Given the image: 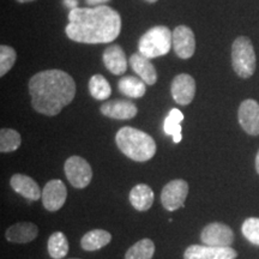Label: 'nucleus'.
<instances>
[{
	"mask_svg": "<svg viewBox=\"0 0 259 259\" xmlns=\"http://www.w3.org/2000/svg\"><path fill=\"white\" fill-rule=\"evenodd\" d=\"M48 253L53 259H63L69 253V240L63 232H56L47 242Z\"/></svg>",
	"mask_w": 259,
	"mask_h": 259,
	"instance_id": "5701e85b",
	"label": "nucleus"
},
{
	"mask_svg": "<svg viewBox=\"0 0 259 259\" xmlns=\"http://www.w3.org/2000/svg\"><path fill=\"white\" fill-rule=\"evenodd\" d=\"M242 235L247 239L251 244L259 246V219L250 218L245 220L241 227Z\"/></svg>",
	"mask_w": 259,
	"mask_h": 259,
	"instance_id": "cd10ccee",
	"label": "nucleus"
},
{
	"mask_svg": "<svg viewBox=\"0 0 259 259\" xmlns=\"http://www.w3.org/2000/svg\"><path fill=\"white\" fill-rule=\"evenodd\" d=\"M118 89L122 95L132 97V99H139L143 97L147 92V85L142 79L134 76H124L118 83Z\"/></svg>",
	"mask_w": 259,
	"mask_h": 259,
	"instance_id": "412c9836",
	"label": "nucleus"
},
{
	"mask_svg": "<svg viewBox=\"0 0 259 259\" xmlns=\"http://www.w3.org/2000/svg\"><path fill=\"white\" fill-rule=\"evenodd\" d=\"M189 194V184L183 179L171 180L162 189L161 203L167 211L183 208Z\"/></svg>",
	"mask_w": 259,
	"mask_h": 259,
	"instance_id": "0eeeda50",
	"label": "nucleus"
},
{
	"mask_svg": "<svg viewBox=\"0 0 259 259\" xmlns=\"http://www.w3.org/2000/svg\"><path fill=\"white\" fill-rule=\"evenodd\" d=\"M170 93L178 105H190L196 95V80L187 73L178 74L176 78L171 80Z\"/></svg>",
	"mask_w": 259,
	"mask_h": 259,
	"instance_id": "9b49d317",
	"label": "nucleus"
},
{
	"mask_svg": "<svg viewBox=\"0 0 259 259\" xmlns=\"http://www.w3.org/2000/svg\"><path fill=\"white\" fill-rule=\"evenodd\" d=\"M154 191L145 184H138L130 192L128 199L137 211H147L154 203Z\"/></svg>",
	"mask_w": 259,
	"mask_h": 259,
	"instance_id": "6ab92c4d",
	"label": "nucleus"
},
{
	"mask_svg": "<svg viewBox=\"0 0 259 259\" xmlns=\"http://www.w3.org/2000/svg\"><path fill=\"white\" fill-rule=\"evenodd\" d=\"M112 234L105 229H94L83 235L80 240V246L84 251L101 250L111 242Z\"/></svg>",
	"mask_w": 259,
	"mask_h": 259,
	"instance_id": "aec40b11",
	"label": "nucleus"
},
{
	"mask_svg": "<svg viewBox=\"0 0 259 259\" xmlns=\"http://www.w3.org/2000/svg\"><path fill=\"white\" fill-rule=\"evenodd\" d=\"M155 244L150 239H142L132 245L125 254V259H153Z\"/></svg>",
	"mask_w": 259,
	"mask_h": 259,
	"instance_id": "b1692460",
	"label": "nucleus"
},
{
	"mask_svg": "<svg viewBox=\"0 0 259 259\" xmlns=\"http://www.w3.org/2000/svg\"><path fill=\"white\" fill-rule=\"evenodd\" d=\"M200 240L204 245L218 246V247H231L234 242V232L225 223L212 222L206 225L200 233Z\"/></svg>",
	"mask_w": 259,
	"mask_h": 259,
	"instance_id": "6e6552de",
	"label": "nucleus"
},
{
	"mask_svg": "<svg viewBox=\"0 0 259 259\" xmlns=\"http://www.w3.org/2000/svg\"><path fill=\"white\" fill-rule=\"evenodd\" d=\"M119 150L125 156L136 162H145L156 154V143L154 138L145 132L130 126H124L115 136Z\"/></svg>",
	"mask_w": 259,
	"mask_h": 259,
	"instance_id": "7ed1b4c3",
	"label": "nucleus"
},
{
	"mask_svg": "<svg viewBox=\"0 0 259 259\" xmlns=\"http://www.w3.org/2000/svg\"><path fill=\"white\" fill-rule=\"evenodd\" d=\"M171 47H173V34L163 25L149 29L138 42L139 53L149 59L166 56Z\"/></svg>",
	"mask_w": 259,
	"mask_h": 259,
	"instance_id": "20e7f679",
	"label": "nucleus"
},
{
	"mask_svg": "<svg viewBox=\"0 0 259 259\" xmlns=\"http://www.w3.org/2000/svg\"><path fill=\"white\" fill-rule=\"evenodd\" d=\"M102 59L106 69L116 76L124 74L127 70V58H126L124 50L118 45H112V46L107 47L103 52Z\"/></svg>",
	"mask_w": 259,
	"mask_h": 259,
	"instance_id": "dca6fc26",
	"label": "nucleus"
},
{
	"mask_svg": "<svg viewBox=\"0 0 259 259\" xmlns=\"http://www.w3.org/2000/svg\"><path fill=\"white\" fill-rule=\"evenodd\" d=\"M67 198V189L61 180L48 181L42 191V204L48 211H58L63 208Z\"/></svg>",
	"mask_w": 259,
	"mask_h": 259,
	"instance_id": "9d476101",
	"label": "nucleus"
},
{
	"mask_svg": "<svg viewBox=\"0 0 259 259\" xmlns=\"http://www.w3.org/2000/svg\"><path fill=\"white\" fill-rule=\"evenodd\" d=\"M239 124L246 134L259 136V103L254 100H245L238 111Z\"/></svg>",
	"mask_w": 259,
	"mask_h": 259,
	"instance_id": "f8f14e48",
	"label": "nucleus"
},
{
	"mask_svg": "<svg viewBox=\"0 0 259 259\" xmlns=\"http://www.w3.org/2000/svg\"><path fill=\"white\" fill-rule=\"evenodd\" d=\"M145 2H148V3H156L157 0H145Z\"/></svg>",
	"mask_w": 259,
	"mask_h": 259,
	"instance_id": "473e14b6",
	"label": "nucleus"
},
{
	"mask_svg": "<svg viewBox=\"0 0 259 259\" xmlns=\"http://www.w3.org/2000/svg\"><path fill=\"white\" fill-rule=\"evenodd\" d=\"M31 106L40 114L56 116L76 95V83L61 70L41 71L29 80Z\"/></svg>",
	"mask_w": 259,
	"mask_h": 259,
	"instance_id": "f03ea898",
	"label": "nucleus"
},
{
	"mask_svg": "<svg viewBox=\"0 0 259 259\" xmlns=\"http://www.w3.org/2000/svg\"><path fill=\"white\" fill-rule=\"evenodd\" d=\"M38 228L32 222H19L9 227L5 233L6 240L15 244H27L36 239Z\"/></svg>",
	"mask_w": 259,
	"mask_h": 259,
	"instance_id": "f3484780",
	"label": "nucleus"
},
{
	"mask_svg": "<svg viewBox=\"0 0 259 259\" xmlns=\"http://www.w3.org/2000/svg\"><path fill=\"white\" fill-rule=\"evenodd\" d=\"M16 2H18V3H31V2H35V0H16Z\"/></svg>",
	"mask_w": 259,
	"mask_h": 259,
	"instance_id": "2f4dec72",
	"label": "nucleus"
},
{
	"mask_svg": "<svg viewBox=\"0 0 259 259\" xmlns=\"http://www.w3.org/2000/svg\"><path fill=\"white\" fill-rule=\"evenodd\" d=\"M65 176L76 189H84L92 183L93 169L89 162L80 156H71L65 161Z\"/></svg>",
	"mask_w": 259,
	"mask_h": 259,
	"instance_id": "423d86ee",
	"label": "nucleus"
},
{
	"mask_svg": "<svg viewBox=\"0 0 259 259\" xmlns=\"http://www.w3.org/2000/svg\"><path fill=\"white\" fill-rule=\"evenodd\" d=\"M255 52L250 38L236 37L232 46V65L234 72L241 78H250L255 71Z\"/></svg>",
	"mask_w": 259,
	"mask_h": 259,
	"instance_id": "39448f33",
	"label": "nucleus"
},
{
	"mask_svg": "<svg viewBox=\"0 0 259 259\" xmlns=\"http://www.w3.org/2000/svg\"><path fill=\"white\" fill-rule=\"evenodd\" d=\"M184 120V114L180 109L173 108L164 119L163 130L164 134L173 137L174 143H180L183 139V135H181V121Z\"/></svg>",
	"mask_w": 259,
	"mask_h": 259,
	"instance_id": "4be33fe9",
	"label": "nucleus"
},
{
	"mask_svg": "<svg viewBox=\"0 0 259 259\" xmlns=\"http://www.w3.org/2000/svg\"><path fill=\"white\" fill-rule=\"evenodd\" d=\"M121 31L118 11L106 5L76 8L69 14L65 32L70 40L79 44H111Z\"/></svg>",
	"mask_w": 259,
	"mask_h": 259,
	"instance_id": "f257e3e1",
	"label": "nucleus"
},
{
	"mask_svg": "<svg viewBox=\"0 0 259 259\" xmlns=\"http://www.w3.org/2000/svg\"><path fill=\"white\" fill-rule=\"evenodd\" d=\"M173 50L181 59H190L196 51L193 31L186 25H179L173 31Z\"/></svg>",
	"mask_w": 259,
	"mask_h": 259,
	"instance_id": "ddd939ff",
	"label": "nucleus"
},
{
	"mask_svg": "<svg viewBox=\"0 0 259 259\" xmlns=\"http://www.w3.org/2000/svg\"><path fill=\"white\" fill-rule=\"evenodd\" d=\"M100 111L107 118L116 120H128L135 118L138 113L137 106L134 102L126 100H111L103 103Z\"/></svg>",
	"mask_w": 259,
	"mask_h": 259,
	"instance_id": "4468645a",
	"label": "nucleus"
},
{
	"mask_svg": "<svg viewBox=\"0 0 259 259\" xmlns=\"http://www.w3.org/2000/svg\"><path fill=\"white\" fill-rule=\"evenodd\" d=\"M130 66L132 67V70L141 77V79L143 80L148 85H154L157 80V72L156 69L149 58L142 56L141 53L132 54L130 57Z\"/></svg>",
	"mask_w": 259,
	"mask_h": 259,
	"instance_id": "a211bd4d",
	"label": "nucleus"
},
{
	"mask_svg": "<svg viewBox=\"0 0 259 259\" xmlns=\"http://www.w3.org/2000/svg\"><path fill=\"white\" fill-rule=\"evenodd\" d=\"M85 2L89 6H100L103 3L109 2V0H85Z\"/></svg>",
	"mask_w": 259,
	"mask_h": 259,
	"instance_id": "c85d7f7f",
	"label": "nucleus"
},
{
	"mask_svg": "<svg viewBox=\"0 0 259 259\" xmlns=\"http://www.w3.org/2000/svg\"><path fill=\"white\" fill-rule=\"evenodd\" d=\"M255 170H257V173L259 174V150L257 156H255Z\"/></svg>",
	"mask_w": 259,
	"mask_h": 259,
	"instance_id": "7c9ffc66",
	"label": "nucleus"
},
{
	"mask_svg": "<svg viewBox=\"0 0 259 259\" xmlns=\"http://www.w3.org/2000/svg\"><path fill=\"white\" fill-rule=\"evenodd\" d=\"M22 137L16 130L2 128L0 131V151L3 154L12 153L21 147Z\"/></svg>",
	"mask_w": 259,
	"mask_h": 259,
	"instance_id": "a878e982",
	"label": "nucleus"
},
{
	"mask_svg": "<svg viewBox=\"0 0 259 259\" xmlns=\"http://www.w3.org/2000/svg\"><path fill=\"white\" fill-rule=\"evenodd\" d=\"M238 252L232 247L191 245L184 252V259H235Z\"/></svg>",
	"mask_w": 259,
	"mask_h": 259,
	"instance_id": "1a4fd4ad",
	"label": "nucleus"
},
{
	"mask_svg": "<svg viewBox=\"0 0 259 259\" xmlns=\"http://www.w3.org/2000/svg\"><path fill=\"white\" fill-rule=\"evenodd\" d=\"M89 92L94 99L103 101L111 96L112 88L105 77L101 74H95L89 80Z\"/></svg>",
	"mask_w": 259,
	"mask_h": 259,
	"instance_id": "393cba45",
	"label": "nucleus"
},
{
	"mask_svg": "<svg viewBox=\"0 0 259 259\" xmlns=\"http://www.w3.org/2000/svg\"><path fill=\"white\" fill-rule=\"evenodd\" d=\"M10 185L16 193L21 194L25 199L30 202H36L42 198V191L37 183L32 178L24 174H15L11 177Z\"/></svg>",
	"mask_w": 259,
	"mask_h": 259,
	"instance_id": "2eb2a0df",
	"label": "nucleus"
},
{
	"mask_svg": "<svg viewBox=\"0 0 259 259\" xmlns=\"http://www.w3.org/2000/svg\"><path fill=\"white\" fill-rule=\"evenodd\" d=\"M16 58V51L10 46H0V76H5L6 73L11 70V67L14 66Z\"/></svg>",
	"mask_w": 259,
	"mask_h": 259,
	"instance_id": "bb28decb",
	"label": "nucleus"
},
{
	"mask_svg": "<svg viewBox=\"0 0 259 259\" xmlns=\"http://www.w3.org/2000/svg\"><path fill=\"white\" fill-rule=\"evenodd\" d=\"M65 5L69 6L71 10L76 9L77 8V0H65Z\"/></svg>",
	"mask_w": 259,
	"mask_h": 259,
	"instance_id": "c756f323",
	"label": "nucleus"
},
{
	"mask_svg": "<svg viewBox=\"0 0 259 259\" xmlns=\"http://www.w3.org/2000/svg\"><path fill=\"white\" fill-rule=\"evenodd\" d=\"M71 259H79V258H71Z\"/></svg>",
	"mask_w": 259,
	"mask_h": 259,
	"instance_id": "72a5a7b5",
	"label": "nucleus"
}]
</instances>
